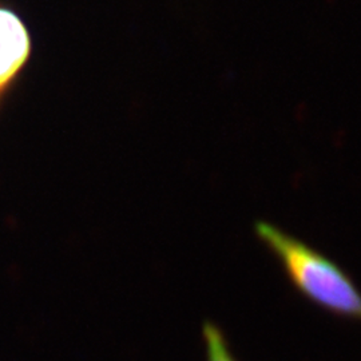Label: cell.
I'll use <instances>...</instances> for the list:
<instances>
[{"label": "cell", "mask_w": 361, "mask_h": 361, "mask_svg": "<svg viewBox=\"0 0 361 361\" xmlns=\"http://www.w3.org/2000/svg\"><path fill=\"white\" fill-rule=\"evenodd\" d=\"M255 233L302 296L337 317L361 323V290L335 261L269 222H256Z\"/></svg>", "instance_id": "obj_1"}, {"label": "cell", "mask_w": 361, "mask_h": 361, "mask_svg": "<svg viewBox=\"0 0 361 361\" xmlns=\"http://www.w3.org/2000/svg\"><path fill=\"white\" fill-rule=\"evenodd\" d=\"M30 50V35L22 20L0 8V95L26 63Z\"/></svg>", "instance_id": "obj_2"}, {"label": "cell", "mask_w": 361, "mask_h": 361, "mask_svg": "<svg viewBox=\"0 0 361 361\" xmlns=\"http://www.w3.org/2000/svg\"><path fill=\"white\" fill-rule=\"evenodd\" d=\"M202 338L205 343L207 361H238L234 357L228 340L219 325L205 322L202 325Z\"/></svg>", "instance_id": "obj_3"}]
</instances>
